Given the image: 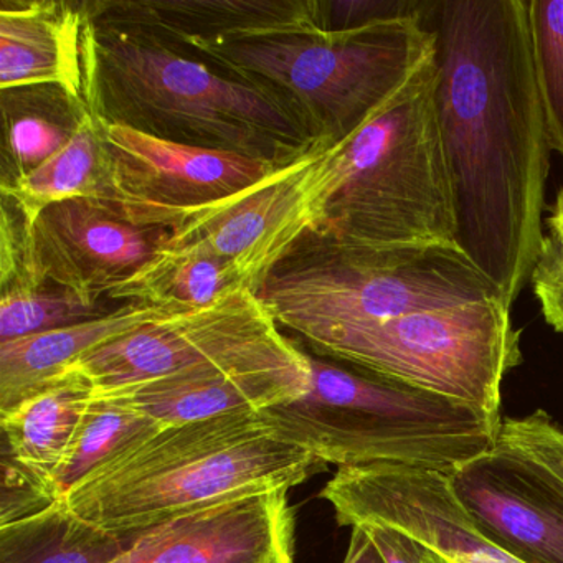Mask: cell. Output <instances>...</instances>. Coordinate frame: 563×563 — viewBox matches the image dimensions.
Masks as SVG:
<instances>
[{"mask_svg": "<svg viewBox=\"0 0 563 563\" xmlns=\"http://www.w3.org/2000/svg\"><path fill=\"white\" fill-rule=\"evenodd\" d=\"M329 147L312 151L250 189L194 213L170 232L167 249L217 256L256 292L272 269L318 229Z\"/></svg>", "mask_w": 563, "mask_h": 563, "instance_id": "10", "label": "cell"}, {"mask_svg": "<svg viewBox=\"0 0 563 563\" xmlns=\"http://www.w3.org/2000/svg\"><path fill=\"white\" fill-rule=\"evenodd\" d=\"M434 104L454 210V245L512 306L542 246L549 130L527 0H438Z\"/></svg>", "mask_w": 563, "mask_h": 563, "instance_id": "1", "label": "cell"}, {"mask_svg": "<svg viewBox=\"0 0 563 563\" xmlns=\"http://www.w3.org/2000/svg\"><path fill=\"white\" fill-rule=\"evenodd\" d=\"M93 398L90 380L77 368H65L0 410L2 451L55 484Z\"/></svg>", "mask_w": 563, "mask_h": 563, "instance_id": "20", "label": "cell"}, {"mask_svg": "<svg viewBox=\"0 0 563 563\" xmlns=\"http://www.w3.org/2000/svg\"><path fill=\"white\" fill-rule=\"evenodd\" d=\"M530 283L543 318L563 334V249L552 236L543 239Z\"/></svg>", "mask_w": 563, "mask_h": 563, "instance_id": "30", "label": "cell"}, {"mask_svg": "<svg viewBox=\"0 0 563 563\" xmlns=\"http://www.w3.org/2000/svg\"><path fill=\"white\" fill-rule=\"evenodd\" d=\"M54 0H4L0 9L2 91L52 87L91 108L93 15Z\"/></svg>", "mask_w": 563, "mask_h": 563, "instance_id": "17", "label": "cell"}, {"mask_svg": "<svg viewBox=\"0 0 563 563\" xmlns=\"http://www.w3.org/2000/svg\"><path fill=\"white\" fill-rule=\"evenodd\" d=\"M358 527L371 537L385 563H450L427 543L394 527L380 523Z\"/></svg>", "mask_w": 563, "mask_h": 563, "instance_id": "31", "label": "cell"}, {"mask_svg": "<svg viewBox=\"0 0 563 563\" xmlns=\"http://www.w3.org/2000/svg\"><path fill=\"white\" fill-rule=\"evenodd\" d=\"M282 100L312 140L334 146L375 117L434 55L423 18L380 19L243 41L177 42Z\"/></svg>", "mask_w": 563, "mask_h": 563, "instance_id": "6", "label": "cell"}, {"mask_svg": "<svg viewBox=\"0 0 563 563\" xmlns=\"http://www.w3.org/2000/svg\"><path fill=\"white\" fill-rule=\"evenodd\" d=\"M527 12L550 150L563 156V0H527Z\"/></svg>", "mask_w": 563, "mask_h": 563, "instance_id": "26", "label": "cell"}, {"mask_svg": "<svg viewBox=\"0 0 563 563\" xmlns=\"http://www.w3.org/2000/svg\"><path fill=\"white\" fill-rule=\"evenodd\" d=\"M306 342L322 357L496 415L504 377L522 362L504 299L342 325Z\"/></svg>", "mask_w": 563, "mask_h": 563, "instance_id": "8", "label": "cell"}, {"mask_svg": "<svg viewBox=\"0 0 563 563\" xmlns=\"http://www.w3.org/2000/svg\"><path fill=\"white\" fill-rule=\"evenodd\" d=\"M104 123V121H103ZM108 202L130 222L173 232L282 167L242 154L203 150L104 123Z\"/></svg>", "mask_w": 563, "mask_h": 563, "instance_id": "9", "label": "cell"}, {"mask_svg": "<svg viewBox=\"0 0 563 563\" xmlns=\"http://www.w3.org/2000/svg\"><path fill=\"white\" fill-rule=\"evenodd\" d=\"M549 225V236H552L556 243L563 249V186L556 194L555 203L552 207V216L547 220Z\"/></svg>", "mask_w": 563, "mask_h": 563, "instance_id": "33", "label": "cell"}, {"mask_svg": "<svg viewBox=\"0 0 563 563\" xmlns=\"http://www.w3.org/2000/svg\"><path fill=\"white\" fill-rule=\"evenodd\" d=\"M496 443L526 454L563 483V430L545 411L500 421Z\"/></svg>", "mask_w": 563, "mask_h": 563, "instance_id": "29", "label": "cell"}, {"mask_svg": "<svg viewBox=\"0 0 563 563\" xmlns=\"http://www.w3.org/2000/svg\"><path fill=\"white\" fill-rule=\"evenodd\" d=\"M58 499L54 483L0 451V527L42 512Z\"/></svg>", "mask_w": 563, "mask_h": 563, "instance_id": "28", "label": "cell"}, {"mask_svg": "<svg viewBox=\"0 0 563 563\" xmlns=\"http://www.w3.org/2000/svg\"><path fill=\"white\" fill-rule=\"evenodd\" d=\"M256 296L276 324L305 341L342 325L504 299L456 246L367 249L316 232L272 269Z\"/></svg>", "mask_w": 563, "mask_h": 563, "instance_id": "7", "label": "cell"}, {"mask_svg": "<svg viewBox=\"0 0 563 563\" xmlns=\"http://www.w3.org/2000/svg\"><path fill=\"white\" fill-rule=\"evenodd\" d=\"M133 536H118L70 509L64 499L0 527V563H113Z\"/></svg>", "mask_w": 563, "mask_h": 563, "instance_id": "23", "label": "cell"}, {"mask_svg": "<svg viewBox=\"0 0 563 563\" xmlns=\"http://www.w3.org/2000/svg\"><path fill=\"white\" fill-rule=\"evenodd\" d=\"M179 309L124 302L110 314L44 334L0 342V410L21 400L85 355Z\"/></svg>", "mask_w": 563, "mask_h": 563, "instance_id": "19", "label": "cell"}, {"mask_svg": "<svg viewBox=\"0 0 563 563\" xmlns=\"http://www.w3.org/2000/svg\"><path fill=\"white\" fill-rule=\"evenodd\" d=\"M319 497L331 504L339 526L394 527L450 563H522L474 526L443 471L391 463L339 467Z\"/></svg>", "mask_w": 563, "mask_h": 563, "instance_id": "12", "label": "cell"}, {"mask_svg": "<svg viewBox=\"0 0 563 563\" xmlns=\"http://www.w3.org/2000/svg\"><path fill=\"white\" fill-rule=\"evenodd\" d=\"M164 428L123 395L97 394L55 477L64 497L78 483Z\"/></svg>", "mask_w": 563, "mask_h": 563, "instance_id": "24", "label": "cell"}, {"mask_svg": "<svg viewBox=\"0 0 563 563\" xmlns=\"http://www.w3.org/2000/svg\"><path fill=\"white\" fill-rule=\"evenodd\" d=\"M341 364L309 355L308 391L256 411L266 433L338 467L451 473L496 446L499 415Z\"/></svg>", "mask_w": 563, "mask_h": 563, "instance_id": "5", "label": "cell"}, {"mask_svg": "<svg viewBox=\"0 0 563 563\" xmlns=\"http://www.w3.org/2000/svg\"><path fill=\"white\" fill-rule=\"evenodd\" d=\"M117 308H108L104 301H87L54 285L11 286L2 289L0 342L81 324Z\"/></svg>", "mask_w": 563, "mask_h": 563, "instance_id": "25", "label": "cell"}, {"mask_svg": "<svg viewBox=\"0 0 563 563\" xmlns=\"http://www.w3.org/2000/svg\"><path fill=\"white\" fill-rule=\"evenodd\" d=\"M344 563H385L378 550L375 549L371 537L361 527H352L351 542Z\"/></svg>", "mask_w": 563, "mask_h": 563, "instance_id": "32", "label": "cell"}, {"mask_svg": "<svg viewBox=\"0 0 563 563\" xmlns=\"http://www.w3.org/2000/svg\"><path fill=\"white\" fill-rule=\"evenodd\" d=\"M108 174L104 123L93 110H88L60 151L31 173L2 183V194L19 210L25 225L32 227L55 203L74 199L107 200Z\"/></svg>", "mask_w": 563, "mask_h": 563, "instance_id": "21", "label": "cell"}, {"mask_svg": "<svg viewBox=\"0 0 563 563\" xmlns=\"http://www.w3.org/2000/svg\"><path fill=\"white\" fill-rule=\"evenodd\" d=\"M289 490L235 497L134 533L113 563H292Z\"/></svg>", "mask_w": 563, "mask_h": 563, "instance_id": "16", "label": "cell"}, {"mask_svg": "<svg viewBox=\"0 0 563 563\" xmlns=\"http://www.w3.org/2000/svg\"><path fill=\"white\" fill-rule=\"evenodd\" d=\"M434 85L433 55L372 120L329 147L316 233L367 249L456 246Z\"/></svg>", "mask_w": 563, "mask_h": 563, "instance_id": "4", "label": "cell"}, {"mask_svg": "<svg viewBox=\"0 0 563 563\" xmlns=\"http://www.w3.org/2000/svg\"><path fill=\"white\" fill-rule=\"evenodd\" d=\"M451 489L486 539L522 563H563V483L497 444L448 473Z\"/></svg>", "mask_w": 563, "mask_h": 563, "instance_id": "15", "label": "cell"}, {"mask_svg": "<svg viewBox=\"0 0 563 563\" xmlns=\"http://www.w3.org/2000/svg\"><path fill=\"white\" fill-rule=\"evenodd\" d=\"M45 104H42L41 110L27 104V100L15 101L14 107L4 104L8 151L15 169L14 177L4 183L31 173L70 141L80 123L67 124L58 118L91 110L84 104L71 103L58 113H51Z\"/></svg>", "mask_w": 563, "mask_h": 563, "instance_id": "27", "label": "cell"}, {"mask_svg": "<svg viewBox=\"0 0 563 563\" xmlns=\"http://www.w3.org/2000/svg\"><path fill=\"white\" fill-rule=\"evenodd\" d=\"M250 289L230 263L197 250L164 249L108 295L110 301L141 302L197 311Z\"/></svg>", "mask_w": 563, "mask_h": 563, "instance_id": "22", "label": "cell"}, {"mask_svg": "<svg viewBox=\"0 0 563 563\" xmlns=\"http://www.w3.org/2000/svg\"><path fill=\"white\" fill-rule=\"evenodd\" d=\"M98 21L147 32L163 41H243L328 27L325 2H137L98 4ZM93 12V11H91Z\"/></svg>", "mask_w": 563, "mask_h": 563, "instance_id": "18", "label": "cell"}, {"mask_svg": "<svg viewBox=\"0 0 563 563\" xmlns=\"http://www.w3.org/2000/svg\"><path fill=\"white\" fill-rule=\"evenodd\" d=\"M328 464L266 433L256 411L164 427L62 499L118 536H134L227 499L291 490Z\"/></svg>", "mask_w": 563, "mask_h": 563, "instance_id": "3", "label": "cell"}, {"mask_svg": "<svg viewBox=\"0 0 563 563\" xmlns=\"http://www.w3.org/2000/svg\"><path fill=\"white\" fill-rule=\"evenodd\" d=\"M309 354L282 331L170 377L118 391L163 427L233 411H260L308 391Z\"/></svg>", "mask_w": 563, "mask_h": 563, "instance_id": "14", "label": "cell"}, {"mask_svg": "<svg viewBox=\"0 0 563 563\" xmlns=\"http://www.w3.org/2000/svg\"><path fill=\"white\" fill-rule=\"evenodd\" d=\"M276 332L279 325L256 292L242 289L207 308L143 325L70 367L85 375L97 394H118L249 347Z\"/></svg>", "mask_w": 563, "mask_h": 563, "instance_id": "13", "label": "cell"}, {"mask_svg": "<svg viewBox=\"0 0 563 563\" xmlns=\"http://www.w3.org/2000/svg\"><path fill=\"white\" fill-rule=\"evenodd\" d=\"M91 110L107 124L276 167L329 147L275 95L222 77L156 35L95 18Z\"/></svg>", "mask_w": 563, "mask_h": 563, "instance_id": "2", "label": "cell"}, {"mask_svg": "<svg viewBox=\"0 0 563 563\" xmlns=\"http://www.w3.org/2000/svg\"><path fill=\"white\" fill-rule=\"evenodd\" d=\"M169 235L130 222L104 199L55 203L34 225L24 223L21 262L0 285H54L87 301H104L164 249Z\"/></svg>", "mask_w": 563, "mask_h": 563, "instance_id": "11", "label": "cell"}]
</instances>
